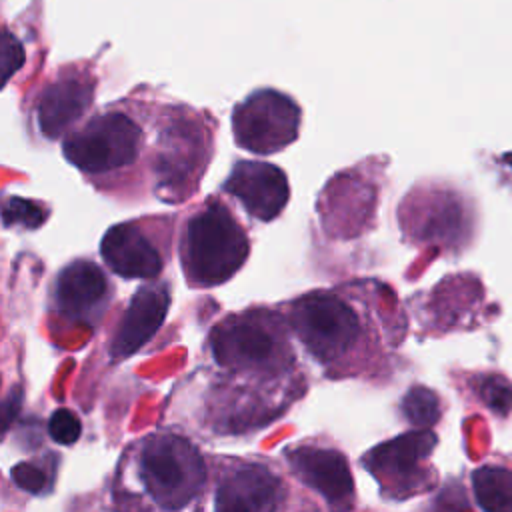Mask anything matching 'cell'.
I'll return each mask as SVG.
<instances>
[{
	"mask_svg": "<svg viewBox=\"0 0 512 512\" xmlns=\"http://www.w3.org/2000/svg\"><path fill=\"white\" fill-rule=\"evenodd\" d=\"M154 110L132 98L100 108L62 138L64 158L96 190L132 198L150 180Z\"/></svg>",
	"mask_w": 512,
	"mask_h": 512,
	"instance_id": "1",
	"label": "cell"
},
{
	"mask_svg": "<svg viewBox=\"0 0 512 512\" xmlns=\"http://www.w3.org/2000/svg\"><path fill=\"white\" fill-rule=\"evenodd\" d=\"M282 310L294 338L328 378L364 376L376 368L382 354L376 312L356 290H312Z\"/></svg>",
	"mask_w": 512,
	"mask_h": 512,
	"instance_id": "2",
	"label": "cell"
},
{
	"mask_svg": "<svg viewBox=\"0 0 512 512\" xmlns=\"http://www.w3.org/2000/svg\"><path fill=\"white\" fill-rule=\"evenodd\" d=\"M292 336L282 308L250 306L220 318L208 332V348L222 378L288 392L298 368Z\"/></svg>",
	"mask_w": 512,
	"mask_h": 512,
	"instance_id": "3",
	"label": "cell"
},
{
	"mask_svg": "<svg viewBox=\"0 0 512 512\" xmlns=\"http://www.w3.org/2000/svg\"><path fill=\"white\" fill-rule=\"evenodd\" d=\"M116 480L146 508L182 510L208 490L210 464L186 436L160 430L126 448Z\"/></svg>",
	"mask_w": 512,
	"mask_h": 512,
	"instance_id": "4",
	"label": "cell"
},
{
	"mask_svg": "<svg viewBox=\"0 0 512 512\" xmlns=\"http://www.w3.org/2000/svg\"><path fill=\"white\" fill-rule=\"evenodd\" d=\"M214 130L198 110L184 104L156 106L148 170L152 192L170 204L190 198L214 152Z\"/></svg>",
	"mask_w": 512,
	"mask_h": 512,
	"instance_id": "5",
	"label": "cell"
},
{
	"mask_svg": "<svg viewBox=\"0 0 512 512\" xmlns=\"http://www.w3.org/2000/svg\"><path fill=\"white\" fill-rule=\"evenodd\" d=\"M248 256V232L218 196H210L182 220L178 260L190 288L204 290L228 282L240 272Z\"/></svg>",
	"mask_w": 512,
	"mask_h": 512,
	"instance_id": "6",
	"label": "cell"
},
{
	"mask_svg": "<svg viewBox=\"0 0 512 512\" xmlns=\"http://www.w3.org/2000/svg\"><path fill=\"white\" fill-rule=\"evenodd\" d=\"M174 216H142L114 224L100 242V256L124 280H156L170 262Z\"/></svg>",
	"mask_w": 512,
	"mask_h": 512,
	"instance_id": "7",
	"label": "cell"
},
{
	"mask_svg": "<svg viewBox=\"0 0 512 512\" xmlns=\"http://www.w3.org/2000/svg\"><path fill=\"white\" fill-rule=\"evenodd\" d=\"M208 464L212 508L260 512L290 506V488L268 460L210 456Z\"/></svg>",
	"mask_w": 512,
	"mask_h": 512,
	"instance_id": "8",
	"label": "cell"
},
{
	"mask_svg": "<svg viewBox=\"0 0 512 512\" xmlns=\"http://www.w3.org/2000/svg\"><path fill=\"white\" fill-rule=\"evenodd\" d=\"M302 110L296 100L274 88H260L234 106L232 134L240 148L274 154L300 134Z\"/></svg>",
	"mask_w": 512,
	"mask_h": 512,
	"instance_id": "9",
	"label": "cell"
},
{
	"mask_svg": "<svg viewBox=\"0 0 512 512\" xmlns=\"http://www.w3.org/2000/svg\"><path fill=\"white\" fill-rule=\"evenodd\" d=\"M436 446V436L422 428L396 436L362 456V466L378 480L382 494L410 498L430 486L424 462Z\"/></svg>",
	"mask_w": 512,
	"mask_h": 512,
	"instance_id": "10",
	"label": "cell"
},
{
	"mask_svg": "<svg viewBox=\"0 0 512 512\" xmlns=\"http://www.w3.org/2000/svg\"><path fill=\"white\" fill-rule=\"evenodd\" d=\"M114 298V284L92 260L76 258L52 282L50 312L70 326H96Z\"/></svg>",
	"mask_w": 512,
	"mask_h": 512,
	"instance_id": "11",
	"label": "cell"
},
{
	"mask_svg": "<svg viewBox=\"0 0 512 512\" xmlns=\"http://www.w3.org/2000/svg\"><path fill=\"white\" fill-rule=\"evenodd\" d=\"M96 78L84 66L60 68L38 92L34 118L38 132L48 140L64 138L88 114L94 102Z\"/></svg>",
	"mask_w": 512,
	"mask_h": 512,
	"instance_id": "12",
	"label": "cell"
},
{
	"mask_svg": "<svg viewBox=\"0 0 512 512\" xmlns=\"http://www.w3.org/2000/svg\"><path fill=\"white\" fill-rule=\"evenodd\" d=\"M290 474L330 508L354 506V478L346 456L316 440H304L284 448Z\"/></svg>",
	"mask_w": 512,
	"mask_h": 512,
	"instance_id": "13",
	"label": "cell"
},
{
	"mask_svg": "<svg viewBox=\"0 0 512 512\" xmlns=\"http://www.w3.org/2000/svg\"><path fill=\"white\" fill-rule=\"evenodd\" d=\"M222 190L236 198L248 216L260 222L278 218L290 200L286 172L262 160H238Z\"/></svg>",
	"mask_w": 512,
	"mask_h": 512,
	"instance_id": "14",
	"label": "cell"
},
{
	"mask_svg": "<svg viewBox=\"0 0 512 512\" xmlns=\"http://www.w3.org/2000/svg\"><path fill=\"white\" fill-rule=\"evenodd\" d=\"M170 308L168 282L146 280L130 298L108 342V354L114 362L136 354L162 326Z\"/></svg>",
	"mask_w": 512,
	"mask_h": 512,
	"instance_id": "15",
	"label": "cell"
},
{
	"mask_svg": "<svg viewBox=\"0 0 512 512\" xmlns=\"http://www.w3.org/2000/svg\"><path fill=\"white\" fill-rule=\"evenodd\" d=\"M472 490L484 510H512V472L504 466L484 464L472 472Z\"/></svg>",
	"mask_w": 512,
	"mask_h": 512,
	"instance_id": "16",
	"label": "cell"
},
{
	"mask_svg": "<svg viewBox=\"0 0 512 512\" xmlns=\"http://www.w3.org/2000/svg\"><path fill=\"white\" fill-rule=\"evenodd\" d=\"M402 414L412 426L428 428L440 418L438 396L424 386H412L402 398Z\"/></svg>",
	"mask_w": 512,
	"mask_h": 512,
	"instance_id": "17",
	"label": "cell"
},
{
	"mask_svg": "<svg viewBox=\"0 0 512 512\" xmlns=\"http://www.w3.org/2000/svg\"><path fill=\"white\" fill-rule=\"evenodd\" d=\"M48 216H50V208H46L42 202L20 198V196H8L2 208V220L6 228L18 226V228L34 230V228H40Z\"/></svg>",
	"mask_w": 512,
	"mask_h": 512,
	"instance_id": "18",
	"label": "cell"
},
{
	"mask_svg": "<svg viewBox=\"0 0 512 512\" xmlns=\"http://www.w3.org/2000/svg\"><path fill=\"white\" fill-rule=\"evenodd\" d=\"M82 434V422L76 412L58 408L48 418V436L60 446H72Z\"/></svg>",
	"mask_w": 512,
	"mask_h": 512,
	"instance_id": "19",
	"label": "cell"
},
{
	"mask_svg": "<svg viewBox=\"0 0 512 512\" xmlns=\"http://www.w3.org/2000/svg\"><path fill=\"white\" fill-rule=\"evenodd\" d=\"M4 82L10 80L12 72H16L22 64H24V50L18 42V38H14L10 34V30H4Z\"/></svg>",
	"mask_w": 512,
	"mask_h": 512,
	"instance_id": "20",
	"label": "cell"
}]
</instances>
